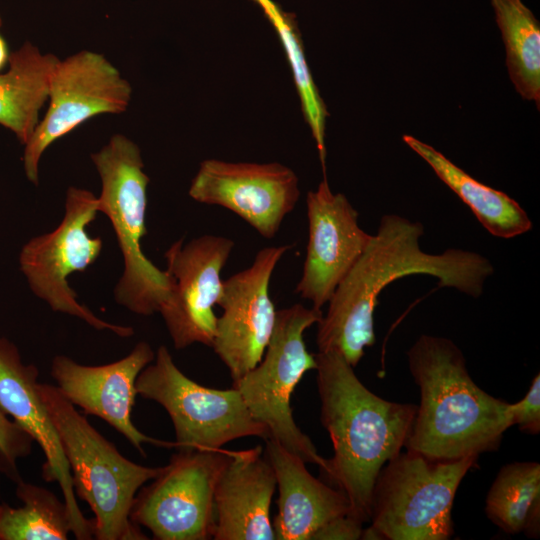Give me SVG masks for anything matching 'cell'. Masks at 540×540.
Wrapping results in <instances>:
<instances>
[{
	"mask_svg": "<svg viewBox=\"0 0 540 540\" xmlns=\"http://www.w3.org/2000/svg\"><path fill=\"white\" fill-rule=\"evenodd\" d=\"M423 225L396 214L382 216L378 231L342 279L317 323L318 351H336L355 367L365 347L375 343L374 310L381 291L391 282L413 274H427L472 297L483 292L494 269L476 252L448 249L441 254L421 250Z\"/></svg>",
	"mask_w": 540,
	"mask_h": 540,
	"instance_id": "obj_1",
	"label": "cell"
},
{
	"mask_svg": "<svg viewBox=\"0 0 540 540\" xmlns=\"http://www.w3.org/2000/svg\"><path fill=\"white\" fill-rule=\"evenodd\" d=\"M321 422L333 445L323 472L350 503V516L370 521L372 494L383 466L405 447L417 406L370 391L336 351L315 354Z\"/></svg>",
	"mask_w": 540,
	"mask_h": 540,
	"instance_id": "obj_2",
	"label": "cell"
},
{
	"mask_svg": "<svg viewBox=\"0 0 540 540\" xmlns=\"http://www.w3.org/2000/svg\"><path fill=\"white\" fill-rule=\"evenodd\" d=\"M407 357L420 404L405 447L440 461L497 449L512 426L510 403L472 380L460 348L448 338L424 334Z\"/></svg>",
	"mask_w": 540,
	"mask_h": 540,
	"instance_id": "obj_3",
	"label": "cell"
},
{
	"mask_svg": "<svg viewBox=\"0 0 540 540\" xmlns=\"http://www.w3.org/2000/svg\"><path fill=\"white\" fill-rule=\"evenodd\" d=\"M69 464L74 492L94 513V539L147 540L130 519L135 495L162 467H148L124 457L97 431L58 387L37 384Z\"/></svg>",
	"mask_w": 540,
	"mask_h": 540,
	"instance_id": "obj_4",
	"label": "cell"
},
{
	"mask_svg": "<svg viewBox=\"0 0 540 540\" xmlns=\"http://www.w3.org/2000/svg\"><path fill=\"white\" fill-rule=\"evenodd\" d=\"M91 160L101 179L98 211L110 220L123 257L114 299L135 314L152 315L167 298L169 281L166 271L142 251L150 180L144 172L141 151L132 140L116 134L91 155Z\"/></svg>",
	"mask_w": 540,
	"mask_h": 540,
	"instance_id": "obj_5",
	"label": "cell"
},
{
	"mask_svg": "<svg viewBox=\"0 0 540 540\" xmlns=\"http://www.w3.org/2000/svg\"><path fill=\"white\" fill-rule=\"evenodd\" d=\"M476 456L429 459L408 450L380 470L372 494L371 525L362 539L447 540L453 534L457 489Z\"/></svg>",
	"mask_w": 540,
	"mask_h": 540,
	"instance_id": "obj_6",
	"label": "cell"
},
{
	"mask_svg": "<svg viewBox=\"0 0 540 540\" xmlns=\"http://www.w3.org/2000/svg\"><path fill=\"white\" fill-rule=\"evenodd\" d=\"M322 316V310L299 303L278 310L261 361L233 381L232 387L239 391L252 417L268 429V439L277 441L304 462L315 464L325 472L327 459L296 425L290 405L303 375L316 369L315 354L308 352L304 332Z\"/></svg>",
	"mask_w": 540,
	"mask_h": 540,
	"instance_id": "obj_7",
	"label": "cell"
},
{
	"mask_svg": "<svg viewBox=\"0 0 540 540\" xmlns=\"http://www.w3.org/2000/svg\"><path fill=\"white\" fill-rule=\"evenodd\" d=\"M153 361L136 379L137 395L166 410L177 450H217L241 437L269 438L268 429L252 417L237 389H213L193 381L164 345Z\"/></svg>",
	"mask_w": 540,
	"mask_h": 540,
	"instance_id": "obj_8",
	"label": "cell"
},
{
	"mask_svg": "<svg viewBox=\"0 0 540 540\" xmlns=\"http://www.w3.org/2000/svg\"><path fill=\"white\" fill-rule=\"evenodd\" d=\"M98 213V199L92 192L69 187L62 221L51 232L35 236L23 245L19 267L33 294L53 311L77 317L96 330L127 338L134 334L132 327L96 316L79 302L68 283L71 274L84 272L101 255L102 239L87 231Z\"/></svg>",
	"mask_w": 540,
	"mask_h": 540,
	"instance_id": "obj_9",
	"label": "cell"
},
{
	"mask_svg": "<svg viewBox=\"0 0 540 540\" xmlns=\"http://www.w3.org/2000/svg\"><path fill=\"white\" fill-rule=\"evenodd\" d=\"M228 450H177L134 497L130 519L156 540H208L214 530V491Z\"/></svg>",
	"mask_w": 540,
	"mask_h": 540,
	"instance_id": "obj_10",
	"label": "cell"
},
{
	"mask_svg": "<svg viewBox=\"0 0 540 540\" xmlns=\"http://www.w3.org/2000/svg\"><path fill=\"white\" fill-rule=\"evenodd\" d=\"M130 83L102 54L80 51L58 60L49 79V106L25 144L23 166L27 179L38 185L39 162L46 149L86 120L126 110Z\"/></svg>",
	"mask_w": 540,
	"mask_h": 540,
	"instance_id": "obj_11",
	"label": "cell"
},
{
	"mask_svg": "<svg viewBox=\"0 0 540 540\" xmlns=\"http://www.w3.org/2000/svg\"><path fill=\"white\" fill-rule=\"evenodd\" d=\"M234 241L217 235H202L184 244L181 238L165 252L169 293L159 308L176 349L192 344L212 345L218 304L223 286L221 272Z\"/></svg>",
	"mask_w": 540,
	"mask_h": 540,
	"instance_id": "obj_12",
	"label": "cell"
},
{
	"mask_svg": "<svg viewBox=\"0 0 540 540\" xmlns=\"http://www.w3.org/2000/svg\"><path fill=\"white\" fill-rule=\"evenodd\" d=\"M291 245L261 249L252 264L223 280L211 347L226 365L233 381L261 361L271 338L276 309L270 297L272 274Z\"/></svg>",
	"mask_w": 540,
	"mask_h": 540,
	"instance_id": "obj_13",
	"label": "cell"
},
{
	"mask_svg": "<svg viewBox=\"0 0 540 540\" xmlns=\"http://www.w3.org/2000/svg\"><path fill=\"white\" fill-rule=\"evenodd\" d=\"M189 196L228 209L272 239L299 200L295 172L277 162L249 163L206 159L191 181Z\"/></svg>",
	"mask_w": 540,
	"mask_h": 540,
	"instance_id": "obj_14",
	"label": "cell"
},
{
	"mask_svg": "<svg viewBox=\"0 0 540 540\" xmlns=\"http://www.w3.org/2000/svg\"><path fill=\"white\" fill-rule=\"evenodd\" d=\"M155 358L149 343L138 342L125 357L104 365H82L65 355H56L50 374L63 396L85 415L103 419L145 457L143 444L175 448L174 441L152 438L132 421L140 372Z\"/></svg>",
	"mask_w": 540,
	"mask_h": 540,
	"instance_id": "obj_15",
	"label": "cell"
},
{
	"mask_svg": "<svg viewBox=\"0 0 540 540\" xmlns=\"http://www.w3.org/2000/svg\"><path fill=\"white\" fill-rule=\"evenodd\" d=\"M308 243L295 292L321 310L360 258L372 235L358 224V212L324 179L306 197Z\"/></svg>",
	"mask_w": 540,
	"mask_h": 540,
	"instance_id": "obj_16",
	"label": "cell"
},
{
	"mask_svg": "<svg viewBox=\"0 0 540 540\" xmlns=\"http://www.w3.org/2000/svg\"><path fill=\"white\" fill-rule=\"evenodd\" d=\"M38 377L37 366L25 364L17 346L0 336V407L42 449V478L60 486L75 538L94 539V519H88L78 505L69 464L37 390Z\"/></svg>",
	"mask_w": 540,
	"mask_h": 540,
	"instance_id": "obj_17",
	"label": "cell"
},
{
	"mask_svg": "<svg viewBox=\"0 0 540 540\" xmlns=\"http://www.w3.org/2000/svg\"><path fill=\"white\" fill-rule=\"evenodd\" d=\"M274 469L261 446L230 451L214 491L215 540H274Z\"/></svg>",
	"mask_w": 540,
	"mask_h": 540,
	"instance_id": "obj_18",
	"label": "cell"
},
{
	"mask_svg": "<svg viewBox=\"0 0 540 540\" xmlns=\"http://www.w3.org/2000/svg\"><path fill=\"white\" fill-rule=\"evenodd\" d=\"M279 491L278 513L273 520L277 540H316L330 522L350 516V503L338 488L315 478L299 456L273 439L266 440Z\"/></svg>",
	"mask_w": 540,
	"mask_h": 540,
	"instance_id": "obj_19",
	"label": "cell"
},
{
	"mask_svg": "<svg viewBox=\"0 0 540 540\" xmlns=\"http://www.w3.org/2000/svg\"><path fill=\"white\" fill-rule=\"evenodd\" d=\"M403 141L428 163L491 235L510 239L531 230L532 221L526 211L506 193L475 180L429 144L411 135H404Z\"/></svg>",
	"mask_w": 540,
	"mask_h": 540,
	"instance_id": "obj_20",
	"label": "cell"
},
{
	"mask_svg": "<svg viewBox=\"0 0 540 540\" xmlns=\"http://www.w3.org/2000/svg\"><path fill=\"white\" fill-rule=\"evenodd\" d=\"M58 60L26 42L10 53L8 69L0 73V125L24 145L39 123L40 111L48 100L50 75Z\"/></svg>",
	"mask_w": 540,
	"mask_h": 540,
	"instance_id": "obj_21",
	"label": "cell"
},
{
	"mask_svg": "<svg viewBox=\"0 0 540 540\" xmlns=\"http://www.w3.org/2000/svg\"><path fill=\"white\" fill-rule=\"evenodd\" d=\"M516 91L540 107V24L522 0H491Z\"/></svg>",
	"mask_w": 540,
	"mask_h": 540,
	"instance_id": "obj_22",
	"label": "cell"
},
{
	"mask_svg": "<svg viewBox=\"0 0 540 540\" xmlns=\"http://www.w3.org/2000/svg\"><path fill=\"white\" fill-rule=\"evenodd\" d=\"M12 507L0 503V540H66L72 533L68 508L52 491L20 479Z\"/></svg>",
	"mask_w": 540,
	"mask_h": 540,
	"instance_id": "obj_23",
	"label": "cell"
},
{
	"mask_svg": "<svg viewBox=\"0 0 540 540\" xmlns=\"http://www.w3.org/2000/svg\"><path fill=\"white\" fill-rule=\"evenodd\" d=\"M540 506V464L513 462L498 472L486 497L489 519L509 534L524 530L531 512Z\"/></svg>",
	"mask_w": 540,
	"mask_h": 540,
	"instance_id": "obj_24",
	"label": "cell"
},
{
	"mask_svg": "<svg viewBox=\"0 0 540 540\" xmlns=\"http://www.w3.org/2000/svg\"><path fill=\"white\" fill-rule=\"evenodd\" d=\"M259 5L276 29L285 49L300 97L302 112L316 142L323 173H325V127L329 113L307 65L297 26L291 15L282 11L272 0H262Z\"/></svg>",
	"mask_w": 540,
	"mask_h": 540,
	"instance_id": "obj_25",
	"label": "cell"
},
{
	"mask_svg": "<svg viewBox=\"0 0 540 540\" xmlns=\"http://www.w3.org/2000/svg\"><path fill=\"white\" fill-rule=\"evenodd\" d=\"M33 442L31 436L0 407V472L14 483L22 479L18 462L31 454Z\"/></svg>",
	"mask_w": 540,
	"mask_h": 540,
	"instance_id": "obj_26",
	"label": "cell"
},
{
	"mask_svg": "<svg viewBox=\"0 0 540 540\" xmlns=\"http://www.w3.org/2000/svg\"><path fill=\"white\" fill-rule=\"evenodd\" d=\"M511 423L528 434L540 432V375L533 378L525 396L509 405Z\"/></svg>",
	"mask_w": 540,
	"mask_h": 540,
	"instance_id": "obj_27",
	"label": "cell"
},
{
	"mask_svg": "<svg viewBox=\"0 0 540 540\" xmlns=\"http://www.w3.org/2000/svg\"><path fill=\"white\" fill-rule=\"evenodd\" d=\"M1 26H2V19H1V16H0V28H1ZM9 55L10 54L8 52L6 41L3 38V36L1 35V33H0V71L8 63Z\"/></svg>",
	"mask_w": 540,
	"mask_h": 540,
	"instance_id": "obj_28",
	"label": "cell"
},
{
	"mask_svg": "<svg viewBox=\"0 0 540 540\" xmlns=\"http://www.w3.org/2000/svg\"><path fill=\"white\" fill-rule=\"evenodd\" d=\"M0 497H1V484H0Z\"/></svg>",
	"mask_w": 540,
	"mask_h": 540,
	"instance_id": "obj_29",
	"label": "cell"
}]
</instances>
